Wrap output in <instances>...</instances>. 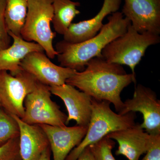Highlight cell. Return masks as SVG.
Returning <instances> with one entry per match:
<instances>
[{"label":"cell","mask_w":160,"mask_h":160,"mask_svg":"<svg viewBox=\"0 0 160 160\" xmlns=\"http://www.w3.org/2000/svg\"><path fill=\"white\" fill-rule=\"evenodd\" d=\"M132 82L136 83L132 73L128 74L122 65L109 63L102 57L92 59L84 70L77 71L66 81L92 98L112 103L118 112L124 106L121 92Z\"/></svg>","instance_id":"6da1fadb"},{"label":"cell","mask_w":160,"mask_h":160,"mask_svg":"<svg viewBox=\"0 0 160 160\" xmlns=\"http://www.w3.org/2000/svg\"><path fill=\"white\" fill-rule=\"evenodd\" d=\"M108 22L103 25L98 33L82 42L70 43L60 41L57 43L58 60L62 67L83 71L88 62L93 58L102 57V52L109 43L127 31L131 24L120 12L112 13Z\"/></svg>","instance_id":"7a4b0ae2"},{"label":"cell","mask_w":160,"mask_h":160,"mask_svg":"<svg viewBox=\"0 0 160 160\" xmlns=\"http://www.w3.org/2000/svg\"><path fill=\"white\" fill-rule=\"evenodd\" d=\"M91 118L87 132L81 143L69 153L65 160H76L87 147L97 142L113 132L134 126L135 112L126 114L116 113L111 109L106 101L92 99Z\"/></svg>","instance_id":"3957f363"},{"label":"cell","mask_w":160,"mask_h":160,"mask_svg":"<svg viewBox=\"0 0 160 160\" xmlns=\"http://www.w3.org/2000/svg\"><path fill=\"white\" fill-rule=\"evenodd\" d=\"M160 42L159 35L141 33L132 26L127 31L108 44L102 52V57L109 63L126 65L135 76V69L145 55L146 49Z\"/></svg>","instance_id":"277c9868"},{"label":"cell","mask_w":160,"mask_h":160,"mask_svg":"<svg viewBox=\"0 0 160 160\" xmlns=\"http://www.w3.org/2000/svg\"><path fill=\"white\" fill-rule=\"evenodd\" d=\"M52 3V0H29L26 21L21 32L23 39L38 43L50 59L58 55L52 44L56 32L51 28Z\"/></svg>","instance_id":"5b68a950"},{"label":"cell","mask_w":160,"mask_h":160,"mask_svg":"<svg viewBox=\"0 0 160 160\" xmlns=\"http://www.w3.org/2000/svg\"><path fill=\"white\" fill-rule=\"evenodd\" d=\"M49 86L38 82L24 101L23 122L30 125L66 126L67 116L51 99Z\"/></svg>","instance_id":"8992f818"},{"label":"cell","mask_w":160,"mask_h":160,"mask_svg":"<svg viewBox=\"0 0 160 160\" xmlns=\"http://www.w3.org/2000/svg\"><path fill=\"white\" fill-rule=\"evenodd\" d=\"M38 81L22 70L15 75L0 71V106L7 113L22 118L24 101L34 89Z\"/></svg>","instance_id":"52a82bcc"},{"label":"cell","mask_w":160,"mask_h":160,"mask_svg":"<svg viewBox=\"0 0 160 160\" xmlns=\"http://www.w3.org/2000/svg\"><path fill=\"white\" fill-rule=\"evenodd\" d=\"M139 112L143 115L141 127L149 134H160V101L150 88L141 84L136 86L133 97L124 102L119 114Z\"/></svg>","instance_id":"ba28073f"},{"label":"cell","mask_w":160,"mask_h":160,"mask_svg":"<svg viewBox=\"0 0 160 160\" xmlns=\"http://www.w3.org/2000/svg\"><path fill=\"white\" fill-rule=\"evenodd\" d=\"M21 68L34 77L38 82L51 87L66 84L76 70L55 65L44 52L29 53L21 63Z\"/></svg>","instance_id":"9c48e42d"},{"label":"cell","mask_w":160,"mask_h":160,"mask_svg":"<svg viewBox=\"0 0 160 160\" xmlns=\"http://www.w3.org/2000/svg\"><path fill=\"white\" fill-rule=\"evenodd\" d=\"M122 13L138 32L160 33V0H125Z\"/></svg>","instance_id":"30bf717a"},{"label":"cell","mask_w":160,"mask_h":160,"mask_svg":"<svg viewBox=\"0 0 160 160\" xmlns=\"http://www.w3.org/2000/svg\"><path fill=\"white\" fill-rule=\"evenodd\" d=\"M49 89L52 94L60 98L66 106L68 113L66 125L74 120L78 126L88 127L92 113L91 97L66 83Z\"/></svg>","instance_id":"8fae6325"},{"label":"cell","mask_w":160,"mask_h":160,"mask_svg":"<svg viewBox=\"0 0 160 160\" xmlns=\"http://www.w3.org/2000/svg\"><path fill=\"white\" fill-rule=\"evenodd\" d=\"M45 132L53 160H65L72 150L81 143L87 132L88 127L76 126H52L39 125Z\"/></svg>","instance_id":"7c38bea8"},{"label":"cell","mask_w":160,"mask_h":160,"mask_svg":"<svg viewBox=\"0 0 160 160\" xmlns=\"http://www.w3.org/2000/svg\"><path fill=\"white\" fill-rule=\"evenodd\" d=\"M122 2V0H104L102 8L94 17L72 23L63 35V40L70 43H78L93 37L102 27L104 18L108 15L118 11Z\"/></svg>","instance_id":"4fadbf2b"},{"label":"cell","mask_w":160,"mask_h":160,"mask_svg":"<svg viewBox=\"0 0 160 160\" xmlns=\"http://www.w3.org/2000/svg\"><path fill=\"white\" fill-rule=\"evenodd\" d=\"M107 136L118 144L116 155L124 156L128 160H139L147 149L149 134L137 123L127 129L112 132Z\"/></svg>","instance_id":"5bb4252c"},{"label":"cell","mask_w":160,"mask_h":160,"mask_svg":"<svg viewBox=\"0 0 160 160\" xmlns=\"http://www.w3.org/2000/svg\"><path fill=\"white\" fill-rule=\"evenodd\" d=\"M11 116L19 127V147L21 160H38L43 152L49 146L45 132L39 125L27 124L16 116Z\"/></svg>","instance_id":"9a60e30c"},{"label":"cell","mask_w":160,"mask_h":160,"mask_svg":"<svg viewBox=\"0 0 160 160\" xmlns=\"http://www.w3.org/2000/svg\"><path fill=\"white\" fill-rule=\"evenodd\" d=\"M8 33L13 42L0 52V71H9L10 74L15 75L22 70L21 63L29 53L44 50L38 43L26 41L11 32Z\"/></svg>","instance_id":"2e32d148"},{"label":"cell","mask_w":160,"mask_h":160,"mask_svg":"<svg viewBox=\"0 0 160 160\" xmlns=\"http://www.w3.org/2000/svg\"><path fill=\"white\" fill-rule=\"evenodd\" d=\"M52 5L53 28L56 33L63 35L75 17L81 13L77 9L80 3L72 0H52Z\"/></svg>","instance_id":"e0dca14e"},{"label":"cell","mask_w":160,"mask_h":160,"mask_svg":"<svg viewBox=\"0 0 160 160\" xmlns=\"http://www.w3.org/2000/svg\"><path fill=\"white\" fill-rule=\"evenodd\" d=\"M29 0H6L5 19L8 32L21 36L28 11Z\"/></svg>","instance_id":"ac0fdd59"},{"label":"cell","mask_w":160,"mask_h":160,"mask_svg":"<svg viewBox=\"0 0 160 160\" xmlns=\"http://www.w3.org/2000/svg\"><path fill=\"white\" fill-rule=\"evenodd\" d=\"M20 129L16 120L0 106V146L19 137Z\"/></svg>","instance_id":"d6986e66"},{"label":"cell","mask_w":160,"mask_h":160,"mask_svg":"<svg viewBox=\"0 0 160 160\" xmlns=\"http://www.w3.org/2000/svg\"><path fill=\"white\" fill-rule=\"evenodd\" d=\"M115 146L114 141L106 136L88 147L95 160H117L112 152Z\"/></svg>","instance_id":"ffe728a7"},{"label":"cell","mask_w":160,"mask_h":160,"mask_svg":"<svg viewBox=\"0 0 160 160\" xmlns=\"http://www.w3.org/2000/svg\"><path fill=\"white\" fill-rule=\"evenodd\" d=\"M19 137L9 140L0 146V160L20 159Z\"/></svg>","instance_id":"44dd1931"},{"label":"cell","mask_w":160,"mask_h":160,"mask_svg":"<svg viewBox=\"0 0 160 160\" xmlns=\"http://www.w3.org/2000/svg\"><path fill=\"white\" fill-rule=\"evenodd\" d=\"M146 155L141 160H160V134H149Z\"/></svg>","instance_id":"7402d4cb"},{"label":"cell","mask_w":160,"mask_h":160,"mask_svg":"<svg viewBox=\"0 0 160 160\" xmlns=\"http://www.w3.org/2000/svg\"><path fill=\"white\" fill-rule=\"evenodd\" d=\"M6 0H0V40L10 44L9 36L5 19Z\"/></svg>","instance_id":"603a6c76"},{"label":"cell","mask_w":160,"mask_h":160,"mask_svg":"<svg viewBox=\"0 0 160 160\" xmlns=\"http://www.w3.org/2000/svg\"><path fill=\"white\" fill-rule=\"evenodd\" d=\"M76 160H95L89 147H87Z\"/></svg>","instance_id":"cb8c5ba5"},{"label":"cell","mask_w":160,"mask_h":160,"mask_svg":"<svg viewBox=\"0 0 160 160\" xmlns=\"http://www.w3.org/2000/svg\"><path fill=\"white\" fill-rule=\"evenodd\" d=\"M38 160H50V151L49 146L43 152Z\"/></svg>","instance_id":"d4e9b609"},{"label":"cell","mask_w":160,"mask_h":160,"mask_svg":"<svg viewBox=\"0 0 160 160\" xmlns=\"http://www.w3.org/2000/svg\"><path fill=\"white\" fill-rule=\"evenodd\" d=\"M9 46V44L6 43L4 41L0 40V52L3 50V49H6V48Z\"/></svg>","instance_id":"484cf974"},{"label":"cell","mask_w":160,"mask_h":160,"mask_svg":"<svg viewBox=\"0 0 160 160\" xmlns=\"http://www.w3.org/2000/svg\"><path fill=\"white\" fill-rule=\"evenodd\" d=\"M21 160V159H19V160Z\"/></svg>","instance_id":"4316f807"}]
</instances>
